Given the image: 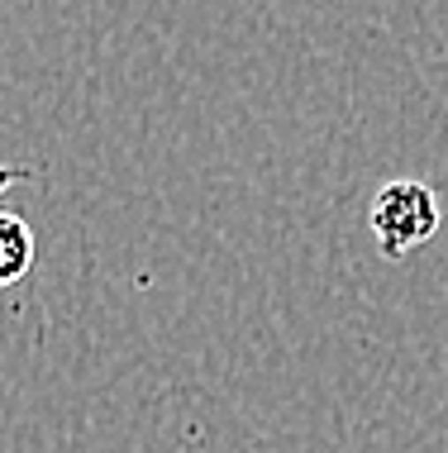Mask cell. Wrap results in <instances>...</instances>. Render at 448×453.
Returning a JSON list of instances; mask_svg holds the SVG:
<instances>
[{
  "mask_svg": "<svg viewBox=\"0 0 448 453\" xmlns=\"http://www.w3.org/2000/svg\"><path fill=\"white\" fill-rule=\"evenodd\" d=\"M439 219H444L439 196H434V187H425V181H415V177L386 181L368 205V229L391 263H401L415 249H425V243L439 234Z\"/></svg>",
  "mask_w": 448,
  "mask_h": 453,
  "instance_id": "cell-1",
  "label": "cell"
},
{
  "mask_svg": "<svg viewBox=\"0 0 448 453\" xmlns=\"http://www.w3.org/2000/svg\"><path fill=\"white\" fill-rule=\"evenodd\" d=\"M29 267H34V229L19 215L0 211V291L15 287Z\"/></svg>",
  "mask_w": 448,
  "mask_h": 453,
  "instance_id": "cell-2",
  "label": "cell"
},
{
  "mask_svg": "<svg viewBox=\"0 0 448 453\" xmlns=\"http://www.w3.org/2000/svg\"><path fill=\"white\" fill-rule=\"evenodd\" d=\"M15 177H24V167H0V191H5Z\"/></svg>",
  "mask_w": 448,
  "mask_h": 453,
  "instance_id": "cell-3",
  "label": "cell"
}]
</instances>
